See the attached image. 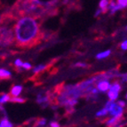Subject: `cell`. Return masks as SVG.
<instances>
[{
    "mask_svg": "<svg viewBox=\"0 0 127 127\" xmlns=\"http://www.w3.org/2000/svg\"><path fill=\"white\" fill-rule=\"evenodd\" d=\"M15 41L20 47H30L40 40L43 34L36 18L23 16L17 21L14 27Z\"/></svg>",
    "mask_w": 127,
    "mask_h": 127,
    "instance_id": "6da1fadb",
    "label": "cell"
},
{
    "mask_svg": "<svg viewBox=\"0 0 127 127\" xmlns=\"http://www.w3.org/2000/svg\"><path fill=\"white\" fill-rule=\"evenodd\" d=\"M15 36L13 31L7 27H0V46H8L13 44Z\"/></svg>",
    "mask_w": 127,
    "mask_h": 127,
    "instance_id": "7a4b0ae2",
    "label": "cell"
},
{
    "mask_svg": "<svg viewBox=\"0 0 127 127\" xmlns=\"http://www.w3.org/2000/svg\"><path fill=\"white\" fill-rule=\"evenodd\" d=\"M62 95L65 96L68 99H77L78 97L83 95V92L77 85L76 86L68 85V86H66L63 89Z\"/></svg>",
    "mask_w": 127,
    "mask_h": 127,
    "instance_id": "3957f363",
    "label": "cell"
},
{
    "mask_svg": "<svg viewBox=\"0 0 127 127\" xmlns=\"http://www.w3.org/2000/svg\"><path fill=\"white\" fill-rule=\"evenodd\" d=\"M108 112L112 115L113 117H121L123 114V108L114 102L112 106L108 108Z\"/></svg>",
    "mask_w": 127,
    "mask_h": 127,
    "instance_id": "277c9868",
    "label": "cell"
},
{
    "mask_svg": "<svg viewBox=\"0 0 127 127\" xmlns=\"http://www.w3.org/2000/svg\"><path fill=\"white\" fill-rule=\"evenodd\" d=\"M110 84L108 81L107 80H101L99 83H97V89L100 92H107L109 90L110 88Z\"/></svg>",
    "mask_w": 127,
    "mask_h": 127,
    "instance_id": "5b68a950",
    "label": "cell"
},
{
    "mask_svg": "<svg viewBox=\"0 0 127 127\" xmlns=\"http://www.w3.org/2000/svg\"><path fill=\"white\" fill-rule=\"evenodd\" d=\"M121 117H113L111 119L107 122V125L109 127H117V125L118 124H120L121 122Z\"/></svg>",
    "mask_w": 127,
    "mask_h": 127,
    "instance_id": "8992f818",
    "label": "cell"
},
{
    "mask_svg": "<svg viewBox=\"0 0 127 127\" xmlns=\"http://www.w3.org/2000/svg\"><path fill=\"white\" fill-rule=\"evenodd\" d=\"M21 91H22L21 85H15L11 90V95H13V97H18L20 95V93H21Z\"/></svg>",
    "mask_w": 127,
    "mask_h": 127,
    "instance_id": "52a82bcc",
    "label": "cell"
},
{
    "mask_svg": "<svg viewBox=\"0 0 127 127\" xmlns=\"http://www.w3.org/2000/svg\"><path fill=\"white\" fill-rule=\"evenodd\" d=\"M11 77V72L4 68H0V79H8Z\"/></svg>",
    "mask_w": 127,
    "mask_h": 127,
    "instance_id": "ba28073f",
    "label": "cell"
},
{
    "mask_svg": "<svg viewBox=\"0 0 127 127\" xmlns=\"http://www.w3.org/2000/svg\"><path fill=\"white\" fill-rule=\"evenodd\" d=\"M108 0H101L100 2V12L105 13L108 10Z\"/></svg>",
    "mask_w": 127,
    "mask_h": 127,
    "instance_id": "9c48e42d",
    "label": "cell"
},
{
    "mask_svg": "<svg viewBox=\"0 0 127 127\" xmlns=\"http://www.w3.org/2000/svg\"><path fill=\"white\" fill-rule=\"evenodd\" d=\"M121 90V85H119L118 83H114L113 85H110L109 91L116 92V93H119V91Z\"/></svg>",
    "mask_w": 127,
    "mask_h": 127,
    "instance_id": "30bf717a",
    "label": "cell"
},
{
    "mask_svg": "<svg viewBox=\"0 0 127 127\" xmlns=\"http://www.w3.org/2000/svg\"><path fill=\"white\" fill-rule=\"evenodd\" d=\"M109 54H110V51L109 50H107V51H105V52L98 53V54L96 55V58H97V59H104V58H107L108 56H109Z\"/></svg>",
    "mask_w": 127,
    "mask_h": 127,
    "instance_id": "8fae6325",
    "label": "cell"
},
{
    "mask_svg": "<svg viewBox=\"0 0 127 127\" xmlns=\"http://www.w3.org/2000/svg\"><path fill=\"white\" fill-rule=\"evenodd\" d=\"M0 127H13V125L9 122L7 118H4L0 122Z\"/></svg>",
    "mask_w": 127,
    "mask_h": 127,
    "instance_id": "7c38bea8",
    "label": "cell"
},
{
    "mask_svg": "<svg viewBox=\"0 0 127 127\" xmlns=\"http://www.w3.org/2000/svg\"><path fill=\"white\" fill-rule=\"evenodd\" d=\"M108 98L110 99V100H116L118 97V93H116V92H112V91H108Z\"/></svg>",
    "mask_w": 127,
    "mask_h": 127,
    "instance_id": "4fadbf2b",
    "label": "cell"
},
{
    "mask_svg": "<svg viewBox=\"0 0 127 127\" xmlns=\"http://www.w3.org/2000/svg\"><path fill=\"white\" fill-rule=\"evenodd\" d=\"M11 99H10V96L7 95V94H4L0 97V104H4V103H6L7 101H9Z\"/></svg>",
    "mask_w": 127,
    "mask_h": 127,
    "instance_id": "5bb4252c",
    "label": "cell"
},
{
    "mask_svg": "<svg viewBox=\"0 0 127 127\" xmlns=\"http://www.w3.org/2000/svg\"><path fill=\"white\" fill-rule=\"evenodd\" d=\"M45 68V65H44V64H40V65H38L37 67L34 68V69H33V72H35V73L40 72V71H43Z\"/></svg>",
    "mask_w": 127,
    "mask_h": 127,
    "instance_id": "9a60e30c",
    "label": "cell"
},
{
    "mask_svg": "<svg viewBox=\"0 0 127 127\" xmlns=\"http://www.w3.org/2000/svg\"><path fill=\"white\" fill-rule=\"evenodd\" d=\"M117 4L122 8L127 7V0H117Z\"/></svg>",
    "mask_w": 127,
    "mask_h": 127,
    "instance_id": "2e32d148",
    "label": "cell"
},
{
    "mask_svg": "<svg viewBox=\"0 0 127 127\" xmlns=\"http://www.w3.org/2000/svg\"><path fill=\"white\" fill-rule=\"evenodd\" d=\"M108 109H107V108H103V109L100 110L99 112H97L96 116H97V117H102V116H105V115L108 114Z\"/></svg>",
    "mask_w": 127,
    "mask_h": 127,
    "instance_id": "e0dca14e",
    "label": "cell"
},
{
    "mask_svg": "<svg viewBox=\"0 0 127 127\" xmlns=\"http://www.w3.org/2000/svg\"><path fill=\"white\" fill-rule=\"evenodd\" d=\"M10 100L13 102H18V103H21V102L25 101L24 99H21V98H18V97H13V99H11Z\"/></svg>",
    "mask_w": 127,
    "mask_h": 127,
    "instance_id": "ac0fdd59",
    "label": "cell"
},
{
    "mask_svg": "<svg viewBox=\"0 0 127 127\" xmlns=\"http://www.w3.org/2000/svg\"><path fill=\"white\" fill-rule=\"evenodd\" d=\"M14 64H15V66H16V67H22V64H23V62H21V60L18 59L14 62Z\"/></svg>",
    "mask_w": 127,
    "mask_h": 127,
    "instance_id": "d6986e66",
    "label": "cell"
},
{
    "mask_svg": "<svg viewBox=\"0 0 127 127\" xmlns=\"http://www.w3.org/2000/svg\"><path fill=\"white\" fill-rule=\"evenodd\" d=\"M121 49L122 50H127V39L121 44Z\"/></svg>",
    "mask_w": 127,
    "mask_h": 127,
    "instance_id": "ffe728a7",
    "label": "cell"
},
{
    "mask_svg": "<svg viewBox=\"0 0 127 127\" xmlns=\"http://www.w3.org/2000/svg\"><path fill=\"white\" fill-rule=\"evenodd\" d=\"M22 68H25V69H30V68H31V65H30V63L26 62V63L22 64Z\"/></svg>",
    "mask_w": 127,
    "mask_h": 127,
    "instance_id": "44dd1931",
    "label": "cell"
},
{
    "mask_svg": "<svg viewBox=\"0 0 127 127\" xmlns=\"http://www.w3.org/2000/svg\"><path fill=\"white\" fill-rule=\"evenodd\" d=\"M45 122H46V120H45V119H41V120L38 121L37 125H45Z\"/></svg>",
    "mask_w": 127,
    "mask_h": 127,
    "instance_id": "7402d4cb",
    "label": "cell"
},
{
    "mask_svg": "<svg viewBox=\"0 0 127 127\" xmlns=\"http://www.w3.org/2000/svg\"><path fill=\"white\" fill-rule=\"evenodd\" d=\"M50 125H51V127H60V125L57 122H52Z\"/></svg>",
    "mask_w": 127,
    "mask_h": 127,
    "instance_id": "603a6c76",
    "label": "cell"
},
{
    "mask_svg": "<svg viewBox=\"0 0 127 127\" xmlns=\"http://www.w3.org/2000/svg\"><path fill=\"white\" fill-rule=\"evenodd\" d=\"M117 104H118L120 107H122V108H124V107L125 106V102L123 101V100H119V101L117 102Z\"/></svg>",
    "mask_w": 127,
    "mask_h": 127,
    "instance_id": "cb8c5ba5",
    "label": "cell"
},
{
    "mask_svg": "<svg viewBox=\"0 0 127 127\" xmlns=\"http://www.w3.org/2000/svg\"><path fill=\"white\" fill-rule=\"evenodd\" d=\"M121 77H122V80L126 82V81H127V73H126V74L121 75Z\"/></svg>",
    "mask_w": 127,
    "mask_h": 127,
    "instance_id": "d4e9b609",
    "label": "cell"
},
{
    "mask_svg": "<svg viewBox=\"0 0 127 127\" xmlns=\"http://www.w3.org/2000/svg\"><path fill=\"white\" fill-rule=\"evenodd\" d=\"M4 14L3 15H0V24H2L3 22H4Z\"/></svg>",
    "mask_w": 127,
    "mask_h": 127,
    "instance_id": "484cf974",
    "label": "cell"
},
{
    "mask_svg": "<svg viewBox=\"0 0 127 127\" xmlns=\"http://www.w3.org/2000/svg\"><path fill=\"white\" fill-rule=\"evenodd\" d=\"M76 66H78V67H85V64H83V63H77L76 64Z\"/></svg>",
    "mask_w": 127,
    "mask_h": 127,
    "instance_id": "4316f807",
    "label": "cell"
},
{
    "mask_svg": "<svg viewBox=\"0 0 127 127\" xmlns=\"http://www.w3.org/2000/svg\"><path fill=\"white\" fill-rule=\"evenodd\" d=\"M126 99H127V95H126Z\"/></svg>",
    "mask_w": 127,
    "mask_h": 127,
    "instance_id": "83f0119b",
    "label": "cell"
}]
</instances>
